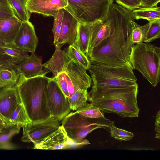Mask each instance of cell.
Listing matches in <instances>:
<instances>
[{"label":"cell","instance_id":"6da1fadb","mask_svg":"<svg viewBox=\"0 0 160 160\" xmlns=\"http://www.w3.org/2000/svg\"><path fill=\"white\" fill-rule=\"evenodd\" d=\"M106 19L111 28L110 34L93 48L88 57L90 61L112 66L123 65L128 62L123 58L122 49L131 32V21L134 20L132 11L113 3Z\"/></svg>","mask_w":160,"mask_h":160},{"label":"cell","instance_id":"7a4b0ae2","mask_svg":"<svg viewBox=\"0 0 160 160\" xmlns=\"http://www.w3.org/2000/svg\"><path fill=\"white\" fill-rule=\"evenodd\" d=\"M138 85L116 88L92 87L88 99L103 112L113 113L122 118L138 117Z\"/></svg>","mask_w":160,"mask_h":160},{"label":"cell","instance_id":"3957f363","mask_svg":"<svg viewBox=\"0 0 160 160\" xmlns=\"http://www.w3.org/2000/svg\"><path fill=\"white\" fill-rule=\"evenodd\" d=\"M50 79L45 76L26 78L20 74L15 86L30 122L44 120L52 117L47 100Z\"/></svg>","mask_w":160,"mask_h":160},{"label":"cell","instance_id":"277c9868","mask_svg":"<svg viewBox=\"0 0 160 160\" xmlns=\"http://www.w3.org/2000/svg\"><path fill=\"white\" fill-rule=\"evenodd\" d=\"M61 48L55 47L52 57L42 65L52 72L54 77L61 72H66L69 98L78 90H87L91 87L92 79L84 68L71 59L66 51Z\"/></svg>","mask_w":160,"mask_h":160},{"label":"cell","instance_id":"5b68a950","mask_svg":"<svg viewBox=\"0 0 160 160\" xmlns=\"http://www.w3.org/2000/svg\"><path fill=\"white\" fill-rule=\"evenodd\" d=\"M90 61L88 70L93 81L92 87L116 88L137 84V79L129 62L122 66H113Z\"/></svg>","mask_w":160,"mask_h":160},{"label":"cell","instance_id":"8992f818","mask_svg":"<svg viewBox=\"0 0 160 160\" xmlns=\"http://www.w3.org/2000/svg\"><path fill=\"white\" fill-rule=\"evenodd\" d=\"M129 61L134 69L139 71L153 87L160 81V48L150 43L132 46Z\"/></svg>","mask_w":160,"mask_h":160},{"label":"cell","instance_id":"52a82bcc","mask_svg":"<svg viewBox=\"0 0 160 160\" xmlns=\"http://www.w3.org/2000/svg\"><path fill=\"white\" fill-rule=\"evenodd\" d=\"M114 122L105 118H87L77 112H72L63 119L62 126L68 138L76 145L90 144L85 138L95 129L102 128L109 132Z\"/></svg>","mask_w":160,"mask_h":160},{"label":"cell","instance_id":"ba28073f","mask_svg":"<svg viewBox=\"0 0 160 160\" xmlns=\"http://www.w3.org/2000/svg\"><path fill=\"white\" fill-rule=\"evenodd\" d=\"M64 8L80 22L88 25L103 22L106 19L113 0H67Z\"/></svg>","mask_w":160,"mask_h":160},{"label":"cell","instance_id":"9c48e42d","mask_svg":"<svg viewBox=\"0 0 160 160\" xmlns=\"http://www.w3.org/2000/svg\"><path fill=\"white\" fill-rule=\"evenodd\" d=\"M59 122L53 117L44 120L30 122L22 127L21 140L24 142H32L34 145L37 144L59 128Z\"/></svg>","mask_w":160,"mask_h":160},{"label":"cell","instance_id":"30bf717a","mask_svg":"<svg viewBox=\"0 0 160 160\" xmlns=\"http://www.w3.org/2000/svg\"><path fill=\"white\" fill-rule=\"evenodd\" d=\"M47 100L51 116L60 121L68 114L71 110L68 98L54 77L51 78L48 84Z\"/></svg>","mask_w":160,"mask_h":160},{"label":"cell","instance_id":"8fae6325","mask_svg":"<svg viewBox=\"0 0 160 160\" xmlns=\"http://www.w3.org/2000/svg\"><path fill=\"white\" fill-rule=\"evenodd\" d=\"M38 43L34 25L29 21H22L14 38L13 44L27 52L34 53Z\"/></svg>","mask_w":160,"mask_h":160},{"label":"cell","instance_id":"7c38bea8","mask_svg":"<svg viewBox=\"0 0 160 160\" xmlns=\"http://www.w3.org/2000/svg\"><path fill=\"white\" fill-rule=\"evenodd\" d=\"M21 101L15 86L0 88V118L6 124H10L12 113Z\"/></svg>","mask_w":160,"mask_h":160},{"label":"cell","instance_id":"4fadbf2b","mask_svg":"<svg viewBox=\"0 0 160 160\" xmlns=\"http://www.w3.org/2000/svg\"><path fill=\"white\" fill-rule=\"evenodd\" d=\"M76 146L67 136L62 126L39 143L34 148L42 150H60Z\"/></svg>","mask_w":160,"mask_h":160},{"label":"cell","instance_id":"5bb4252c","mask_svg":"<svg viewBox=\"0 0 160 160\" xmlns=\"http://www.w3.org/2000/svg\"><path fill=\"white\" fill-rule=\"evenodd\" d=\"M79 22L71 13L63 8L61 32L55 47L61 48L64 44L72 45L76 39Z\"/></svg>","mask_w":160,"mask_h":160},{"label":"cell","instance_id":"9a60e30c","mask_svg":"<svg viewBox=\"0 0 160 160\" xmlns=\"http://www.w3.org/2000/svg\"><path fill=\"white\" fill-rule=\"evenodd\" d=\"M67 0H27L26 7L31 14L54 17L60 9L67 6Z\"/></svg>","mask_w":160,"mask_h":160},{"label":"cell","instance_id":"2e32d148","mask_svg":"<svg viewBox=\"0 0 160 160\" xmlns=\"http://www.w3.org/2000/svg\"><path fill=\"white\" fill-rule=\"evenodd\" d=\"M13 66L20 74L26 78L45 76L49 72L47 69L42 70L43 66L41 61L34 53H32L19 64Z\"/></svg>","mask_w":160,"mask_h":160},{"label":"cell","instance_id":"e0dca14e","mask_svg":"<svg viewBox=\"0 0 160 160\" xmlns=\"http://www.w3.org/2000/svg\"><path fill=\"white\" fill-rule=\"evenodd\" d=\"M132 31L130 36L122 48V53L127 62H129V57L131 47L135 44L144 42L148 29L149 22L143 25H140L136 23L134 20L131 21Z\"/></svg>","mask_w":160,"mask_h":160},{"label":"cell","instance_id":"ac0fdd59","mask_svg":"<svg viewBox=\"0 0 160 160\" xmlns=\"http://www.w3.org/2000/svg\"><path fill=\"white\" fill-rule=\"evenodd\" d=\"M22 22L15 15L0 18V39L6 44H13Z\"/></svg>","mask_w":160,"mask_h":160},{"label":"cell","instance_id":"d6986e66","mask_svg":"<svg viewBox=\"0 0 160 160\" xmlns=\"http://www.w3.org/2000/svg\"><path fill=\"white\" fill-rule=\"evenodd\" d=\"M29 56L28 52L13 44H6L0 48V66H13Z\"/></svg>","mask_w":160,"mask_h":160},{"label":"cell","instance_id":"ffe728a7","mask_svg":"<svg viewBox=\"0 0 160 160\" xmlns=\"http://www.w3.org/2000/svg\"><path fill=\"white\" fill-rule=\"evenodd\" d=\"M111 30L109 22L106 18L103 22L91 25L90 38L88 52L86 54L88 57L94 48L110 35Z\"/></svg>","mask_w":160,"mask_h":160},{"label":"cell","instance_id":"44dd1931","mask_svg":"<svg viewBox=\"0 0 160 160\" xmlns=\"http://www.w3.org/2000/svg\"><path fill=\"white\" fill-rule=\"evenodd\" d=\"M91 36V25L79 22L75 40L72 44L80 51L87 54Z\"/></svg>","mask_w":160,"mask_h":160},{"label":"cell","instance_id":"7402d4cb","mask_svg":"<svg viewBox=\"0 0 160 160\" xmlns=\"http://www.w3.org/2000/svg\"><path fill=\"white\" fill-rule=\"evenodd\" d=\"M19 76L14 66H0V88L16 86Z\"/></svg>","mask_w":160,"mask_h":160},{"label":"cell","instance_id":"603a6c76","mask_svg":"<svg viewBox=\"0 0 160 160\" xmlns=\"http://www.w3.org/2000/svg\"><path fill=\"white\" fill-rule=\"evenodd\" d=\"M134 19H144L149 22L160 19V8L157 6L152 7L140 8L132 11Z\"/></svg>","mask_w":160,"mask_h":160},{"label":"cell","instance_id":"cb8c5ba5","mask_svg":"<svg viewBox=\"0 0 160 160\" xmlns=\"http://www.w3.org/2000/svg\"><path fill=\"white\" fill-rule=\"evenodd\" d=\"M30 122L21 101L18 102L13 111L10 118V124L22 127Z\"/></svg>","mask_w":160,"mask_h":160},{"label":"cell","instance_id":"d4e9b609","mask_svg":"<svg viewBox=\"0 0 160 160\" xmlns=\"http://www.w3.org/2000/svg\"><path fill=\"white\" fill-rule=\"evenodd\" d=\"M88 93L87 89H80L76 91L71 97L68 98L71 109L77 111L87 103Z\"/></svg>","mask_w":160,"mask_h":160},{"label":"cell","instance_id":"484cf974","mask_svg":"<svg viewBox=\"0 0 160 160\" xmlns=\"http://www.w3.org/2000/svg\"><path fill=\"white\" fill-rule=\"evenodd\" d=\"M66 52L71 59L86 70H88L90 61L85 54L72 45L69 46Z\"/></svg>","mask_w":160,"mask_h":160},{"label":"cell","instance_id":"4316f807","mask_svg":"<svg viewBox=\"0 0 160 160\" xmlns=\"http://www.w3.org/2000/svg\"><path fill=\"white\" fill-rule=\"evenodd\" d=\"M8 0L14 10L15 16L22 21L29 20L31 13L26 7L27 0Z\"/></svg>","mask_w":160,"mask_h":160},{"label":"cell","instance_id":"83f0119b","mask_svg":"<svg viewBox=\"0 0 160 160\" xmlns=\"http://www.w3.org/2000/svg\"><path fill=\"white\" fill-rule=\"evenodd\" d=\"M21 127L17 125L5 124L0 132V144L8 142L20 132Z\"/></svg>","mask_w":160,"mask_h":160},{"label":"cell","instance_id":"f1b7e54d","mask_svg":"<svg viewBox=\"0 0 160 160\" xmlns=\"http://www.w3.org/2000/svg\"><path fill=\"white\" fill-rule=\"evenodd\" d=\"M76 112L87 118H105L103 112L91 103H87L82 108Z\"/></svg>","mask_w":160,"mask_h":160},{"label":"cell","instance_id":"f546056e","mask_svg":"<svg viewBox=\"0 0 160 160\" xmlns=\"http://www.w3.org/2000/svg\"><path fill=\"white\" fill-rule=\"evenodd\" d=\"M149 26L144 42L150 43L160 37V19L149 22Z\"/></svg>","mask_w":160,"mask_h":160},{"label":"cell","instance_id":"4dcf8cb0","mask_svg":"<svg viewBox=\"0 0 160 160\" xmlns=\"http://www.w3.org/2000/svg\"><path fill=\"white\" fill-rule=\"evenodd\" d=\"M63 15V8L59 9L54 16L52 32L54 37V44L57 43L61 32Z\"/></svg>","mask_w":160,"mask_h":160},{"label":"cell","instance_id":"1f68e13d","mask_svg":"<svg viewBox=\"0 0 160 160\" xmlns=\"http://www.w3.org/2000/svg\"><path fill=\"white\" fill-rule=\"evenodd\" d=\"M109 132L111 136L120 141H129L134 136L132 132L117 128L114 124L111 127Z\"/></svg>","mask_w":160,"mask_h":160},{"label":"cell","instance_id":"d6a6232c","mask_svg":"<svg viewBox=\"0 0 160 160\" xmlns=\"http://www.w3.org/2000/svg\"><path fill=\"white\" fill-rule=\"evenodd\" d=\"M15 15L14 10L8 0H0V18Z\"/></svg>","mask_w":160,"mask_h":160},{"label":"cell","instance_id":"836d02e7","mask_svg":"<svg viewBox=\"0 0 160 160\" xmlns=\"http://www.w3.org/2000/svg\"><path fill=\"white\" fill-rule=\"evenodd\" d=\"M59 86L68 98H69V94L68 89L67 75L66 72H63L59 73L54 77Z\"/></svg>","mask_w":160,"mask_h":160},{"label":"cell","instance_id":"e575fe53","mask_svg":"<svg viewBox=\"0 0 160 160\" xmlns=\"http://www.w3.org/2000/svg\"><path fill=\"white\" fill-rule=\"evenodd\" d=\"M118 4L131 11L140 8V4L138 0H115Z\"/></svg>","mask_w":160,"mask_h":160},{"label":"cell","instance_id":"d590c367","mask_svg":"<svg viewBox=\"0 0 160 160\" xmlns=\"http://www.w3.org/2000/svg\"><path fill=\"white\" fill-rule=\"evenodd\" d=\"M140 6L143 7H152L157 6L160 0H138Z\"/></svg>","mask_w":160,"mask_h":160},{"label":"cell","instance_id":"8d00e7d4","mask_svg":"<svg viewBox=\"0 0 160 160\" xmlns=\"http://www.w3.org/2000/svg\"><path fill=\"white\" fill-rule=\"evenodd\" d=\"M155 122V130L157 132L155 138L160 139V110L156 114Z\"/></svg>","mask_w":160,"mask_h":160},{"label":"cell","instance_id":"74e56055","mask_svg":"<svg viewBox=\"0 0 160 160\" xmlns=\"http://www.w3.org/2000/svg\"><path fill=\"white\" fill-rule=\"evenodd\" d=\"M6 44L0 39V48L1 47L4 45Z\"/></svg>","mask_w":160,"mask_h":160},{"label":"cell","instance_id":"f35d334b","mask_svg":"<svg viewBox=\"0 0 160 160\" xmlns=\"http://www.w3.org/2000/svg\"><path fill=\"white\" fill-rule=\"evenodd\" d=\"M5 124H0V132L4 126Z\"/></svg>","mask_w":160,"mask_h":160},{"label":"cell","instance_id":"ab89813d","mask_svg":"<svg viewBox=\"0 0 160 160\" xmlns=\"http://www.w3.org/2000/svg\"><path fill=\"white\" fill-rule=\"evenodd\" d=\"M5 124V122L0 118V124Z\"/></svg>","mask_w":160,"mask_h":160}]
</instances>
